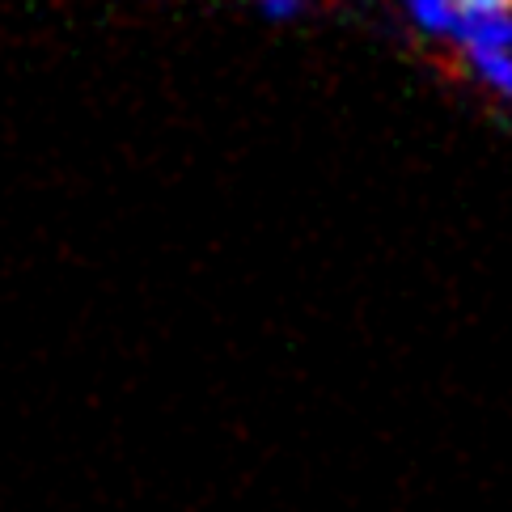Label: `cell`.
<instances>
[{
    "mask_svg": "<svg viewBox=\"0 0 512 512\" xmlns=\"http://www.w3.org/2000/svg\"><path fill=\"white\" fill-rule=\"evenodd\" d=\"M411 13H415V22L424 30L453 34L457 17H462V5H457V0H411Z\"/></svg>",
    "mask_w": 512,
    "mask_h": 512,
    "instance_id": "cell-1",
    "label": "cell"
},
{
    "mask_svg": "<svg viewBox=\"0 0 512 512\" xmlns=\"http://www.w3.org/2000/svg\"><path fill=\"white\" fill-rule=\"evenodd\" d=\"M470 13H512V0H457Z\"/></svg>",
    "mask_w": 512,
    "mask_h": 512,
    "instance_id": "cell-2",
    "label": "cell"
}]
</instances>
